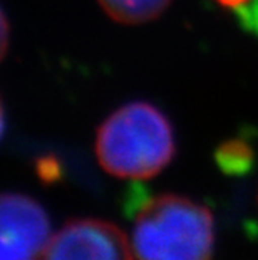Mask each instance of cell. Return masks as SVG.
I'll list each match as a JSON object with an SVG mask.
<instances>
[{
    "label": "cell",
    "mask_w": 258,
    "mask_h": 260,
    "mask_svg": "<svg viewBox=\"0 0 258 260\" xmlns=\"http://www.w3.org/2000/svg\"><path fill=\"white\" fill-rule=\"evenodd\" d=\"M96 154L101 167L114 176L151 178L174 156L173 126L155 104L128 103L99 126Z\"/></svg>",
    "instance_id": "6da1fadb"
},
{
    "label": "cell",
    "mask_w": 258,
    "mask_h": 260,
    "mask_svg": "<svg viewBox=\"0 0 258 260\" xmlns=\"http://www.w3.org/2000/svg\"><path fill=\"white\" fill-rule=\"evenodd\" d=\"M213 218L206 207L178 195L151 198L133 229L138 260H210Z\"/></svg>",
    "instance_id": "7a4b0ae2"
},
{
    "label": "cell",
    "mask_w": 258,
    "mask_h": 260,
    "mask_svg": "<svg viewBox=\"0 0 258 260\" xmlns=\"http://www.w3.org/2000/svg\"><path fill=\"white\" fill-rule=\"evenodd\" d=\"M44 208L30 197L5 193L0 210V260H44L51 243Z\"/></svg>",
    "instance_id": "3957f363"
},
{
    "label": "cell",
    "mask_w": 258,
    "mask_h": 260,
    "mask_svg": "<svg viewBox=\"0 0 258 260\" xmlns=\"http://www.w3.org/2000/svg\"><path fill=\"white\" fill-rule=\"evenodd\" d=\"M44 260H134L116 225L97 218L72 220L51 239Z\"/></svg>",
    "instance_id": "277c9868"
},
{
    "label": "cell",
    "mask_w": 258,
    "mask_h": 260,
    "mask_svg": "<svg viewBox=\"0 0 258 260\" xmlns=\"http://www.w3.org/2000/svg\"><path fill=\"white\" fill-rule=\"evenodd\" d=\"M171 0H97L102 10L119 24H144L159 17Z\"/></svg>",
    "instance_id": "5b68a950"
},
{
    "label": "cell",
    "mask_w": 258,
    "mask_h": 260,
    "mask_svg": "<svg viewBox=\"0 0 258 260\" xmlns=\"http://www.w3.org/2000/svg\"><path fill=\"white\" fill-rule=\"evenodd\" d=\"M251 151L243 141H228L218 149L216 159L228 173H241L251 163Z\"/></svg>",
    "instance_id": "8992f818"
},
{
    "label": "cell",
    "mask_w": 258,
    "mask_h": 260,
    "mask_svg": "<svg viewBox=\"0 0 258 260\" xmlns=\"http://www.w3.org/2000/svg\"><path fill=\"white\" fill-rule=\"evenodd\" d=\"M37 170H39L41 178L44 180H54L56 175L59 173V168L56 167V161L54 159H41L39 165H37Z\"/></svg>",
    "instance_id": "52a82bcc"
},
{
    "label": "cell",
    "mask_w": 258,
    "mask_h": 260,
    "mask_svg": "<svg viewBox=\"0 0 258 260\" xmlns=\"http://www.w3.org/2000/svg\"><path fill=\"white\" fill-rule=\"evenodd\" d=\"M216 2L222 5V7L225 9H232V10H240V9H243L246 4L250 2V0H216Z\"/></svg>",
    "instance_id": "ba28073f"
}]
</instances>
